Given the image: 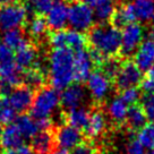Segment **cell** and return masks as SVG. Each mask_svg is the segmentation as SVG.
<instances>
[{"mask_svg": "<svg viewBox=\"0 0 154 154\" xmlns=\"http://www.w3.org/2000/svg\"><path fill=\"white\" fill-rule=\"evenodd\" d=\"M15 61L22 70L34 67L38 61V51L36 43L27 40L16 50L15 53Z\"/></svg>", "mask_w": 154, "mask_h": 154, "instance_id": "13", "label": "cell"}, {"mask_svg": "<svg viewBox=\"0 0 154 154\" xmlns=\"http://www.w3.org/2000/svg\"><path fill=\"white\" fill-rule=\"evenodd\" d=\"M27 40L24 36V31H22L20 29H9V31H6L4 34V44L13 50H17Z\"/></svg>", "mask_w": 154, "mask_h": 154, "instance_id": "30", "label": "cell"}, {"mask_svg": "<svg viewBox=\"0 0 154 154\" xmlns=\"http://www.w3.org/2000/svg\"><path fill=\"white\" fill-rule=\"evenodd\" d=\"M140 87L146 94H154V79H149V78L143 79Z\"/></svg>", "mask_w": 154, "mask_h": 154, "instance_id": "39", "label": "cell"}, {"mask_svg": "<svg viewBox=\"0 0 154 154\" xmlns=\"http://www.w3.org/2000/svg\"><path fill=\"white\" fill-rule=\"evenodd\" d=\"M2 131H4V128H2V126L0 124V137H1V134H2Z\"/></svg>", "mask_w": 154, "mask_h": 154, "instance_id": "45", "label": "cell"}, {"mask_svg": "<svg viewBox=\"0 0 154 154\" xmlns=\"http://www.w3.org/2000/svg\"><path fill=\"white\" fill-rule=\"evenodd\" d=\"M85 99V90L84 87L78 84H70L66 87L60 95V103L65 108V110H70L81 106Z\"/></svg>", "mask_w": 154, "mask_h": 154, "instance_id": "18", "label": "cell"}, {"mask_svg": "<svg viewBox=\"0 0 154 154\" xmlns=\"http://www.w3.org/2000/svg\"><path fill=\"white\" fill-rule=\"evenodd\" d=\"M147 154H154V149H152V151H149V152Z\"/></svg>", "mask_w": 154, "mask_h": 154, "instance_id": "46", "label": "cell"}, {"mask_svg": "<svg viewBox=\"0 0 154 154\" xmlns=\"http://www.w3.org/2000/svg\"><path fill=\"white\" fill-rule=\"evenodd\" d=\"M94 23V11L81 1H74L68 8V24L78 32H88Z\"/></svg>", "mask_w": 154, "mask_h": 154, "instance_id": "6", "label": "cell"}, {"mask_svg": "<svg viewBox=\"0 0 154 154\" xmlns=\"http://www.w3.org/2000/svg\"><path fill=\"white\" fill-rule=\"evenodd\" d=\"M17 2H23V0H0V5H11V4H17Z\"/></svg>", "mask_w": 154, "mask_h": 154, "instance_id": "43", "label": "cell"}, {"mask_svg": "<svg viewBox=\"0 0 154 154\" xmlns=\"http://www.w3.org/2000/svg\"><path fill=\"white\" fill-rule=\"evenodd\" d=\"M95 69L91 53L86 49L78 50L75 53V81L77 83L87 81L88 76L92 74V69Z\"/></svg>", "mask_w": 154, "mask_h": 154, "instance_id": "15", "label": "cell"}, {"mask_svg": "<svg viewBox=\"0 0 154 154\" xmlns=\"http://www.w3.org/2000/svg\"><path fill=\"white\" fill-rule=\"evenodd\" d=\"M48 76L45 67L41 63V61H38L34 67L22 72V84H25L36 91L40 87L45 85Z\"/></svg>", "mask_w": 154, "mask_h": 154, "instance_id": "19", "label": "cell"}, {"mask_svg": "<svg viewBox=\"0 0 154 154\" xmlns=\"http://www.w3.org/2000/svg\"><path fill=\"white\" fill-rule=\"evenodd\" d=\"M0 47H1V41H0Z\"/></svg>", "mask_w": 154, "mask_h": 154, "instance_id": "49", "label": "cell"}, {"mask_svg": "<svg viewBox=\"0 0 154 154\" xmlns=\"http://www.w3.org/2000/svg\"><path fill=\"white\" fill-rule=\"evenodd\" d=\"M67 1H72V2H74V1H76V0H67Z\"/></svg>", "mask_w": 154, "mask_h": 154, "instance_id": "48", "label": "cell"}, {"mask_svg": "<svg viewBox=\"0 0 154 154\" xmlns=\"http://www.w3.org/2000/svg\"><path fill=\"white\" fill-rule=\"evenodd\" d=\"M110 87L111 81L97 69H94L87 78V88L95 101V104H101L110 91Z\"/></svg>", "mask_w": 154, "mask_h": 154, "instance_id": "11", "label": "cell"}, {"mask_svg": "<svg viewBox=\"0 0 154 154\" xmlns=\"http://www.w3.org/2000/svg\"><path fill=\"white\" fill-rule=\"evenodd\" d=\"M15 54L13 52V49L7 47L6 44H1L0 47V65L1 66H7L15 63Z\"/></svg>", "mask_w": 154, "mask_h": 154, "instance_id": "37", "label": "cell"}, {"mask_svg": "<svg viewBox=\"0 0 154 154\" xmlns=\"http://www.w3.org/2000/svg\"><path fill=\"white\" fill-rule=\"evenodd\" d=\"M24 143V136L19 131L17 126L15 124H9L6 126L1 137H0V147L6 151L19 149L23 146Z\"/></svg>", "mask_w": 154, "mask_h": 154, "instance_id": "21", "label": "cell"}, {"mask_svg": "<svg viewBox=\"0 0 154 154\" xmlns=\"http://www.w3.org/2000/svg\"><path fill=\"white\" fill-rule=\"evenodd\" d=\"M60 103V95L57 88L49 85L40 87L35 92L33 104L31 106V113L35 120L50 118L53 111Z\"/></svg>", "mask_w": 154, "mask_h": 154, "instance_id": "3", "label": "cell"}, {"mask_svg": "<svg viewBox=\"0 0 154 154\" xmlns=\"http://www.w3.org/2000/svg\"><path fill=\"white\" fill-rule=\"evenodd\" d=\"M106 1H109V0H82V2H84L85 5H87L91 8H94V9H95L96 7L106 4Z\"/></svg>", "mask_w": 154, "mask_h": 154, "instance_id": "41", "label": "cell"}, {"mask_svg": "<svg viewBox=\"0 0 154 154\" xmlns=\"http://www.w3.org/2000/svg\"><path fill=\"white\" fill-rule=\"evenodd\" d=\"M124 59L119 56L116 57H106L103 59V61L100 63V66L96 68L97 70L106 76L111 82H113V79L116 78V76L118 75V72L120 70V67L122 65Z\"/></svg>", "mask_w": 154, "mask_h": 154, "instance_id": "26", "label": "cell"}, {"mask_svg": "<svg viewBox=\"0 0 154 154\" xmlns=\"http://www.w3.org/2000/svg\"><path fill=\"white\" fill-rule=\"evenodd\" d=\"M70 154H100V152L92 142H82L72 149Z\"/></svg>", "mask_w": 154, "mask_h": 154, "instance_id": "36", "label": "cell"}, {"mask_svg": "<svg viewBox=\"0 0 154 154\" xmlns=\"http://www.w3.org/2000/svg\"><path fill=\"white\" fill-rule=\"evenodd\" d=\"M128 106L120 97H115L108 106V115L116 126H122L126 124Z\"/></svg>", "mask_w": 154, "mask_h": 154, "instance_id": "25", "label": "cell"}, {"mask_svg": "<svg viewBox=\"0 0 154 154\" xmlns=\"http://www.w3.org/2000/svg\"><path fill=\"white\" fill-rule=\"evenodd\" d=\"M120 99H122L124 102H126L127 104L133 106V104H137L140 101L142 96H140V92L137 87H130V88L120 92Z\"/></svg>", "mask_w": 154, "mask_h": 154, "instance_id": "34", "label": "cell"}, {"mask_svg": "<svg viewBox=\"0 0 154 154\" xmlns=\"http://www.w3.org/2000/svg\"><path fill=\"white\" fill-rule=\"evenodd\" d=\"M5 154H33V151H32V149H31L29 146L23 145V146H20L19 149L7 151Z\"/></svg>", "mask_w": 154, "mask_h": 154, "instance_id": "40", "label": "cell"}, {"mask_svg": "<svg viewBox=\"0 0 154 154\" xmlns=\"http://www.w3.org/2000/svg\"><path fill=\"white\" fill-rule=\"evenodd\" d=\"M0 76H1V65H0Z\"/></svg>", "mask_w": 154, "mask_h": 154, "instance_id": "47", "label": "cell"}, {"mask_svg": "<svg viewBox=\"0 0 154 154\" xmlns=\"http://www.w3.org/2000/svg\"><path fill=\"white\" fill-rule=\"evenodd\" d=\"M106 129V113L102 109L101 104H95L91 110L90 120L86 128L84 129L87 140H95L104 134Z\"/></svg>", "mask_w": 154, "mask_h": 154, "instance_id": "12", "label": "cell"}, {"mask_svg": "<svg viewBox=\"0 0 154 154\" xmlns=\"http://www.w3.org/2000/svg\"><path fill=\"white\" fill-rule=\"evenodd\" d=\"M146 75H147L146 78H149V79H154V65L149 68L147 72H146Z\"/></svg>", "mask_w": 154, "mask_h": 154, "instance_id": "44", "label": "cell"}, {"mask_svg": "<svg viewBox=\"0 0 154 154\" xmlns=\"http://www.w3.org/2000/svg\"><path fill=\"white\" fill-rule=\"evenodd\" d=\"M49 154H70L69 152H68V149H63V147H59V146H54V149L50 152Z\"/></svg>", "mask_w": 154, "mask_h": 154, "instance_id": "42", "label": "cell"}, {"mask_svg": "<svg viewBox=\"0 0 154 154\" xmlns=\"http://www.w3.org/2000/svg\"><path fill=\"white\" fill-rule=\"evenodd\" d=\"M126 152L127 154H147L145 152V147L142 145L138 138H134L130 136L129 140L126 146Z\"/></svg>", "mask_w": 154, "mask_h": 154, "instance_id": "38", "label": "cell"}, {"mask_svg": "<svg viewBox=\"0 0 154 154\" xmlns=\"http://www.w3.org/2000/svg\"><path fill=\"white\" fill-rule=\"evenodd\" d=\"M144 29L138 23H131L122 29L121 32V49L119 57L122 59H130L138 50L143 42Z\"/></svg>", "mask_w": 154, "mask_h": 154, "instance_id": "8", "label": "cell"}, {"mask_svg": "<svg viewBox=\"0 0 154 154\" xmlns=\"http://www.w3.org/2000/svg\"><path fill=\"white\" fill-rule=\"evenodd\" d=\"M49 79L51 86L65 90L75 79V53L69 48H56L49 53Z\"/></svg>", "mask_w": 154, "mask_h": 154, "instance_id": "1", "label": "cell"}, {"mask_svg": "<svg viewBox=\"0 0 154 154\" xmlns=\"http://www.w3.org/2000/svg\"><path fill=\"white\" fill-rule=\"evenodd\" d=\"M27 22V6L24 2L1 6L0 8V29L9 31L18 29Z\"/></svg>", "mask_w": 154, "mask_h": 154, "instance_id": "5", "label": "cell"}, {"mask_svg": "<svg viewBox=\"0 0 154 154\" xmlns=\"http://www.w3.org/2000/svg\"><path fill=\"white\" fill-rule=\"evenodd\" d=\"M53 134H54L56 145L66 149L76 147L77 145L82 143L83 140V135L79 129L68 124L56 126V128L53 129Z\"/></svg>", "mask_w": 154, "mask_h": 154, "instance_id": "9", "label": "cell"}, {"mask_svg": "<svg viewBox=\"0 0 154 154\" xmlns=\"http://www.w3.org/2000/svg\"><path fill=\"white\" fill-rule=\"evenodd\" d=\"M49 44L56 48H69L72 50L78 51L86 48L87 36H85L82 32L75 29H60L50 32L48 35Z\"/></svg>", "mask_w": 154, "mask_h": 154, "instance_id": "4", "label": "cell"}, {"mask_svg": "<svg viewBox=\"0 0 154 154\" xmlns=\"http://www.w3.org/2000/svg\"><path fill=\"white\" fill-rule=\"evenodd\" d=\"M35 92L36 91L34 88L25 84H20L18 86L14 87L8 97L14 110L19 113H24L29 109H31L34 101Z\"/></svg>", "mask_w": 154, "mask_h": 154, "instance_id": "10", "label": "cell"}, {"mask_svg": "<svg viewBox=\"0 0 154 154\" xmlns=\"http://www.w3.org/2000/svg\"><path fill=\"white\" fill-rule=\"evenodd\" d=\"M135 63L142 72H147L154 65V38L147 36L134 56Z\"/></svg>", "mask_w": 154, "mask_h": 154, "instance_id": "16", "label": "cell"}, {"mask_svg": "<svg viewBox=\"0 0 154 154\" xmlns=\"http://www.w3.org/2000/svg\"><path fill=\"white\" fill-rule=\"evenodd\" d=\"M26 32L31 38V41L38 42L42 41L44 36L48 34L49 26L47 23V18L43 15L35 14L33 17L27 19L26 22Z\"/></svg>", "mask_w": 154, "mask_h": 154, "instance_id": "22", "label": "cell"}, {"mask_svg": "<svg viewBox=\"0 0 154 154\" xmlns=\"http://www.w3.org/2000/svg\"><path fill=\"white\" fill-rule=\"evenodd\" d=\"M136 18L140 22H151L154 17V0H135L133 2Z\"/></svg>", "mask_w": 154, "mask_h": 154, "instance_id": "28", "label": "cell"}, {"mask_svg": "<svg viewBox=\"0 0 154 154\" xmlns=\"http://www.w3.org/2000/svg\"><path fill=\"white\" fill-rule=\"evenodd\" d=\"M56 146L52 130H40L32 137L31 149L34 154H49Z\"/></svg>", "mask_w": 154, "mask_h": 154, "instance_id": "20", "label": "cell"}, {"mask_svg": "<svg viewBox=\"0 0 154 154\" xmlns=\"http://www.w3.org/2000/svg\"><path fill=\"white\" fill-rule=\"evenodd\" d=\"M47 23L52 32L63 29L68 23V7L63 0H54L53 6L47 14Z\"/></svg>", "mask_w": 154, "mask_h": 154, "instance_id": "14", "label": "cell"}, {"mask_svg": "<svg viewBox=\"0 0 154 154\" xmlns=\"http://www.w3.org/2000/svg\"><path fill=\"white\" fill-rule=\"evenodd\" d=\"M92 109H87L85 106H78L75 109L66 110L63 113V120L66 124L75 127L77 129H85L86 128Z\"/></svg>", "mask_w": 154, "mask_h": 154, "instance_id": "23", "label": "cell"}, {"mask_svg": "<svg viewBox=\"0 0 154 154\" xmlns=\"http://www.w3.org/2000/svg\"><path fill=\"white\" fill-rule=\"evenodd\" d=\"M15 125L17 126L24 138H32L40 130L36 120H34L33 117H29L25 113H22L17 118H15Z\"/></svg>", "mask_w": 154, "mask_h": 154, "instance_id": "27", "label": "cell"}, {"mask_svg": "<svg viewBox=\"0 0 154 154\" xmlns=\"http://www.w3.org/2000/svg\"><path fill=\"white\" fill-rule=\"evenodd\" d=\"M54 0H27V6L38 15H45L53 6Z\"/></svg>", "mask_w": 154, "mask_h": 154, "instance_id": "33", "label": "cell"}, {"mask_svg": "<svg viewBox=\"0 0 154 154\" xmlns=\"http://www.w3.org/2000/svg\"><path fill=\"white\" fill-rule=\"evenodd\" d=\"M147 117L145 115V111L143 106H140V103L133 104L128 108L127 112V118H126V124L127 129L135 133V131H140L147 122Z\"/></svg>", "mask_w": 154, "mask_h": 154, "instance_id": "24", "label": "cell"}, {"mask_svg": "<svg viewBox=\"0 0 154 154\" xmlns=\"http://www.w3.org/2000/svg\"><path fill=\"white\" fill-rule=\"evenodd\" d=\"M87 42L103 57H116L120 53L121 32L110 24L93 25L87 33Z\"/></svg>", "mask_w": 154, "mask_h": 154, "instance_id": "2", "label": "cell"}, {"mask_svg": "<svg viewBox=\"0 0 154 154\" xmlns=\"http://www.w3.org/2000/svg\"><path fill=\"white\" fill-rule=\"evenodd\" d=\"M138 140L145 149H154V122H149L138 131Z\"/></svg>", "mask_w": 154, "mask_h": 154, "instance_id": "32", "label": "cell"}, {"mask_svg": "<svg viewBox=\"0 0 154 154\" xmlns=\"http://www.w3.org/2000/svg\"><path fill=\"white\" fill-rule=\"evenodd\" d=\"M136 14H135L134 6L130 2H121L117 6L115 13L111 17L109 24L115 29H124L127 25L136 22Z\"/></svg>", "mask_w": 154, "mask_h": 154, "instance_id": "17", "label": "cell"}, {"mask_svg": "<svg viewBox=\"0 0 154 154\" xmlns=\"http://www.w3.org/2000/svg\"><path fill=\"white\" fill-rule=\"evenodd\" d=\"M14 108L11 106L9 99L5 95H0V124L1 125H9L15 120Z\"/></svg>", "mask_w": 154, "mask_h": 154, "instance_id": "31", "label": "cell"}, {"mask_svg": "<svg viewBox=\"0 0 154 154\" xmlns=\"http://www.w3.org/2000/svg\"><path fill=\"white\" fill-rule=\"evenodd\" d=\"M143 82V74L138 66L131 59H124L118 75L113 79V87L118 92H122L140 85Z\"/></svg>", "mask_w": 154, "mask_h": 154, "instance_id": "7", "label": "cell"}, {"mask_svg": "<svg viewBox=\"0 0 154 154\" xmlns=\"http://www.w3.org/2000/svg\"><path fill=\"white\" fill-rule=\"evenodd\" d=\"M116 8H117V2L115 0L106 1V4L99 6L94 9V19H96L100 24H106V22H110Z\"/></svg>", "mask_w": 154, "mask_h": 154, "instance_id": "29", "label": "cell"}, {"mask_svg": "<svg viewBox=\"0 0 154 154\" xmlns=\"http://www.w3.org/2000/svg\"><path fill=\"white\" fill-rule=\"evenodd\" d=\"M140 106H143L145 115L151 122H154V94H146L140 99Z\"/></svg>", "mask_w": 154, "mask_h": 154, "instance_id": "35", "label": "cell"}]
</instances>
